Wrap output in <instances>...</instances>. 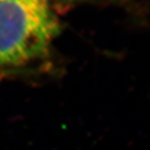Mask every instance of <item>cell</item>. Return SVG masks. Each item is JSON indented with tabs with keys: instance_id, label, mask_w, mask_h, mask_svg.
I'll return each instance as SVG.
<instances>
[{
	"instance_id": "cell-1",
	"label": "cell",
	"mask_w": 150,
	"mask_h": 150,
	"mask_svg": "<svg viewBox=\"0 0 150 150\" xmlns=\"http://www.w3.org/2000/svg\"><path fill=\"white\" fill-rule=\"evenodd\" d=\"M52 0H0V75L47 54L59 33Z\"/></svg>"
}]
</instances>
